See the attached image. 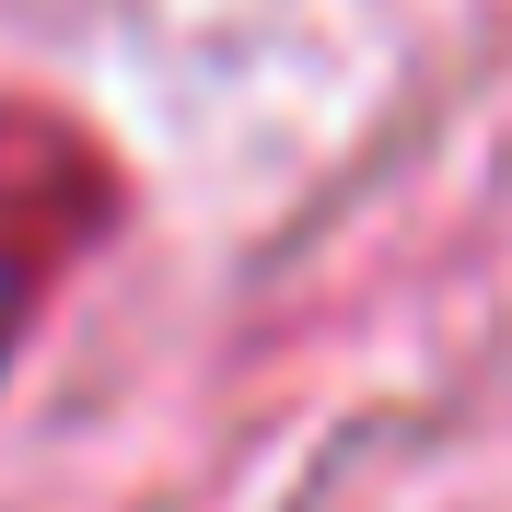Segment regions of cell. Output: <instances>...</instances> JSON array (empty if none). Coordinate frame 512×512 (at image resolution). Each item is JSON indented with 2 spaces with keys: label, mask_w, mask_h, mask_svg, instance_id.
Segmentation results:
<instances>
[{
  "label": "cell",
  "mask_w": 512,
  "mask_h": 512,
  "mask_svg": "<svg viewBox=\"0 0 512 512\" xmlns=\"http://www.w3.org/2000/svg\"><path fill=\"white\" fill-rule=\"evenodd\" d=\"M117 222V163L47 105H0V361Z\"/></svg>",
  "instance_id": "obj_1"
}]
</instances>
